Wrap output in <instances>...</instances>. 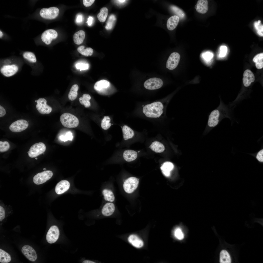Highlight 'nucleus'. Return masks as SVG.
Segmentation results:
<instances>
[{
  "instance_id": "nucleus-4",
  "label": "nucleus",
  "mask_w": 263,
  "mask_h": 263,
  "mask_svg": "<svg viewBox=\"0 0 263 263\" xmlns=\"http://www.w3.org/2000/svg\"><path fill=\"white\" fill-rule=\"evenodd\" d=\"M163 82L162 80L159 78L153 77L149 79L144 83L143 86L146 89L153 90L159 89L163 86Z\"/></svg>"
},
{
  "instance_id": "nucleus-27",
  "label": "nucleus",
  "mask_w": 263,
  "mask_h": 263,
  "mask_svg": "<svg viewBox=\"0 0 263 263\" xmlns=\"http://www.w3.org/2000/svg\"><path fill=\"white\" fill-rule=\"evenodd\" d=\"M152 150L156 153H161L165 150L163 145L160 142L155 141L153 142L149 147Z\"/></svg>"
},
{
  "instance_id": "nucleus-10",
  "label": "nucleus",
  "mask_w": 263,
  "mask_h": 263,
  "mask_svg": "<svg viewBox=\"0 0 263 263\" xmlns=\"http://www.w3.org/2000/svg\"><path fill=\"white\" fill-rule=\"evenodd\" d=\"M180 58L179 54L176 52H173L171 54L166 64V67L169 70H173L177 66Z\"/></svg>"
},
{
  "instance_id": "nucleus-20",
  "label": "nucleus",
  "mask_w": 263,
  "mask_h": 263,
  "mask_svg": "<svg viewBox=\"0 0 263 263\" xmlns=\"http://www.w3.org/2000/svg\"><path fill=\"white\" fill-rule=\"evenodd\" d=\"M115 210V206L113 203L111 202L107 203L103 206L102 212L104 216H110L112 214Z\"/></svg>"
},
{
  "instance_id": "nucleus-36",
  "label": "nucleus",
  "mask_w": 263,
  "mask_h": 263,
  "mask_svg": "<svg viewBox=\"0 0 263 263\" xmlns=\"http://www.w3.org/2000/svg\"><path fill=\"white\" fill-rule=\"evenodd\" d=\"M23 56L24 58L30 62L35 63L37 61L36 56L32 52L29 51L25 52L23 53Z\"/></svg>"
},
{
  "instance_id": "nucleus-58",
  "label": "nucleus",
  "mask_w": 263,
  "mask_h": 263,
  "mask_svg": "<svg viewBox=\"0 0 263 263\" xmlns=\"http://www.w3.org/2000/svg\"><path fill=\"white\" fill-rule=\"evenodd\" d=\"M35 102H37V100H35Z\"/></svg>"
},
{
  "instance_id": "nucleus-29",
  "label": "nucleus",
  "mask_w": 263,
  "mask_h": 263,
  "mask_svg": "<svg viewBox=\"0 0 263 263\" xmlns=\"http://www.w3.org/2000/svg\"><path fill=\"white\" fill-rule=\"evenodd\" d=\"M78 89L79 86L77 84H74L72 86L68 94V98L70 100L73 101L77 98Z\"/></svg>"
},
{
  "instance_id": "nucleus-54",
  "label": "nucleus",
  "mask_w": 263,
  "mask_h": 263,
  "mask_svg": "<svg viewBox=\"0 0 263 263\" xmlns=\"http://www.w3.org/2000/svg\"><path fill=\"white\" fill-rule=\"evenodd\" d=\"M126 1V0H117V1H118V2H121V3H122V2H124L125 1Z\"/></svg>"
},
{
  "instance_id": "nucleus-16",
  "label": "nucleus",
  "mask_w": 263,
  "mask_h": 263,
  "mask_svg": "<svg viewBox=\"0 0 263 263\" xmlns=\"http://www.w3.org/2000/svg\"><path fill=\"white\" fill-rule=\"evenodd\" d=\"M70 184L69 182L66 180H62L58 183L55 188L56 193L60 195L64 193L69 188Z\"/></svg>"
},
{
  "instance_id": "nucleus-34",
  "label": "nucleus",
  "mask_w": 263,
  "mask_h": 263,
  "mask_svg": "<svg viewBox=\"0 0 263 263\" xmlns=\"http://www.w3.org/2000/svg\"><path fill=\"white\" fill-rule=\"evenodd\" d=\"M102 193L104 198L106 201L110 202H113L114 201L115 197L111 190L105 189L103 190Z\"/></svg>"
},
{
  "instance_id": "nucleus-23",
  "label": "nucleus",
  "mask_w": 263,
  "mask_h": 263,
  "mask_svg": "<svg viewBox=\"0 0 263 263\" xmlns=\"http://www.w3.org/2000/svg\"><path fill=\"white\" fill-rule=\"evenodd\" d=\"M128 241L134 247L137 248L142 247L143 245L142 241L137 235H132L128 237Z\"/></svg>"
},
{
  "instance_id": "nucleus-55",
  "label": "nucleus",
  "mask_w": 263,
  "mask_h": 263,
  "mask_svg": "<svg viewBox=\"0 0 263 263\" xmlns=\"http://www.w3.org/2000/svg\"><path fill=\"white\" fill-rule=\"evenodd\" d=\"M3 35V34L2 31L0 30V38H1Z\"/></svg>"
},
{
  "instance_id": "nucleus-7",
  "label": "nucleus",
  "mask_w": 263,
  "mask_h": 263,
  "mask_svg": "<svg viewBox=\"0 0 263 263\" xmlns=\"http://www.w3.org/2000/svg\"><path fill=\"white\" fill-rule=\"evenodd\" d=\"M46 150V146L43 142L36 143L30 148L28 152L29 156L31 158L36 157L44 153Z\"/></svg>"
},
{
  "instance_id": "nucleus-57",
  "label": "nucleus",
  "mask_w": 263,
  "mask_h": 263,
  "mask_svg": "<svg viewBox=\"0 0 263 263\" xmlns=\"http://www.w3.org/2000/svg\"><path fill=\"white\" fill-rule=\"evenodd\" d=\"M35 159H36V160H37V159H37V158H35Z\"/></svg>"
},
{
  "instance_id": "nucleus-1",
  "label": "nucleus",
  "mask_w": 263,
  "mask_h": 263,
  "mask_svg": "<svg viewBox=\"0 0 263 263\" xmlns=\"http://www.w3.org/2000/svg\"><path fill=\"white\" fill-rule=\"evenodd\" d=\"M171 97L170 96L153 101L142 102L139 109L140 116L152 122L165 121L167 108Z\"/></svg>"
},
{
  "instance_id": "nucleus-47",
  "label": "nucleus",
  "mask_w": 263,
  "mask_h": 263,
  "mask_svg": "<svg viewBox=\"0 0 263 263\" xmlns=\"http://www.w3.org/2000/svg\"><path fill=\"white\" fill-rule=\"evenodd\" d=\"M213 54L209 52H207L204 54V58L206 60H211L213 57Z\"/></svg>"
},
{
  "instance_id": "nucleus-38",
  "label": "nucleus",
  "mask_w": 263,
  "mask_h": 263,
  "mask_svg": "<svg viewBox=\"0 0 263 263\" xmlns=\"http://www.w3.org/2000/svg\"><path fill=\"white\" fill-rule=\"evenodd\" d=\"M116 20V18L114 15H111L109 18L105 26V28L107 30L111 29L114 25Z\"/></svg>"
},
{
  "instance_id": "nucleus-3",
  "label": "nucleus",
  "mask_w": 263,
  "mask_h": 263,
  "mask_svg": "<svg viewBox=\"0 0 263 263\" xmlns=\"http://www.w3.org/2000/svg\"><path fill=\"white\" fill-rule=\"evenodd\" d=\"M60 120L63 126L68 128H75L79 124L78 118L73 115L69 113L62 114L60 117Z\"/></svg>"
},
{
  "instance_id": "nucleus-24",
  "label": "nucleus",
  "mask_w": 263,
  "mask_h": 263,
  "mask_svg": "<svg viewBox=\"0 0 263 263\" xmlns=\"http://www.w3.org/2000/svg\"><path fill=\"white\" fill-rule=\"evenodd\" d=\"M174 165L170 162H164L160 167V169L163 174L166 177L170 176V171L173 169Z\"/></svg>"
},
{
  "instance_id": "nucleus-14",
  "label": "nucleus",
  "mask_w": 263,
  "mask_h": 263,
  "mask_svg": "<svg viewBox=\"0 0 263 263\" xmlns=\"http://www.w3.org/2000/svg\"><path fill=\"white\" fill-rule=\"evenodd\" d=\"M21 251L24 255L29 261L34 262L37 258L36 252L31 246L26 245L22 248Z\"/></svg>"
},
{
  "instance_id": "nucleus-48",
  "label": "nucleus",
  "mask_w": 263,
  "mask_h": 263,
  "mask_svg": "<svg viewBox=\"0 0 263 263\" xmlns=\"http://www.w3.org/2000/svg\"><path fill=\"white\" fill-rule=\"evenodd\" d=\"M95 1L94 0H83V3L85 6L88 7L91 6Z\"/></svg>"
},
{
  "instance_id": "nucleus-39",
  "label": "nucleus",
  "mask_w": 263,
  "mask_h": 263,
  "mask_svg": "<svg viewBox=\"0 0 263 263\" xmlns=\"http://www.w3.org/2000/svg\"><path fill=\"white\" fill-rule=\"evenodd\" d=\"M254 26L257 30L258 34L261 36H263V26L261 23L260 20L255 21L254 23Z\"/></svg>"
},
{
  "instance_id": "nucleus-37",
  "label": "nucleus",
  "mask_w": 263,
  "mask_h": 263,
  "mask_svg": "<svg viewBox=\"0 0 263 263\" xmlns=\"http://www.w3.org/2000/svg\"><path fill=\"white\" fill-rule=\"evenodd\" d=\"M111 119L110 117L108 116H105L101 121V126L103 130H106L109 129L111 126V124L110 122Z\"/></svg>"
},
{
  "instance_id": "nucleus-6",
  "label": "nucleus",
  "mask_w": 263,
  "mask_h": 263,
  "mask_svg": "<svg viewBox=\"0 0 263 263\" xmlns=\"http://www.w3.org/2000/svg\"><path fill=\"white\" fill-rule=\"evenodd\" d=\"M59 9L56 7H51L48 8H43L39 12L40 16L42 18L47 19H53L56 18L59 13Z\"/></svg>"
},
{
  "instance_id": "nucleus-12",
  "label": "nucleus",
  "mask_w": 263,
  "mask_h": 263,
  "mask_svg": "<svg viewBox=\"0 0 263 263\" xmlns=\"http://www.w3.org/2000/svg\"><path fill=\"white\" fill-rule=\"evenodd\" d=\"M47 102L46 100L43 98H40L37 100V104L36 107L38 112L42 114H49L52 111V108L47 104Z\"/></svg>"
},
{
  "instance_id": "nucleus-5",
  "label": "nucleus",
  "mask_w": 263,
  "mask_h": 263,
  "mask_svg": "<svg viewBox=\"0 0 263 263\" xmlns=\"http://www.w3.org/2000/svg\"><path fill=\"white\" fill-rule=\"evenodd\" d=\"M139 180V179L134 177H131L127 178L123 184L124 191L128 193H132L138 187Z\"/></svg>"
},
{
  "instance_id": "nucleus-33",
  "label": "nucleus",
  "mask_w": 263,
  "mask_h": 263,
  "mask_svg": "<svg viewBox=\"0 0 263 263\" xmlns=\"http://www.w3.org/2000/svg\"><path fill=\"white\" fill-rule=\"evenodd\" d=\"M108 12V10L107 8L104 7L101 9L100 12L97 15L99 20L101 22H104L107 16Z\"/></svg>"
},
{
  "instance_id": "nucleus-21",
  "label": "nucleus",
  "mask_w": 263,
  "mask_h": 263,
  "mask_svg": "<svg viewBox=\"0 0 263 263\" xmlns=\"http://www.w3.org/2000/svg\"><path fill=\"white\" fill-rule=\"evenodd\" d=\"M179 19V17L176 15L170 17L167 22V27L168 29L172 30L175 29L178 24Z\"/></svg>"
},
{
  "instance_id": "nucleus-49",
  "label": "nucleus",
  "mask_w": 263,
  "mask_h": 263,
  "mask_svg": "<svg viewBox=\"0 0 263 263\" xmlns=\"http://www.w3.org/2000/svg\"><path fill=\"white\" fill-rule=\"evenodd\" d=\"M5 210L3 208L0 206V221H2L5 217Z\"/></svg>"
},
{
  "instance_id": "nucleus-51",
  "label": "nucleus",
  "mask_w": 263,
  "mask_h": 263,
  "mask_svg": "<svg viewBox=\"0 0 263 263\" xmlns=\"http://www.w3.org/2000/svg\"><path fill=\"white\" fill-rule=\"evenodd\" d=\"M93 18L92 17L90 16L88 19V20L87 21V23L88 25L89 26H91L92 23L93 21Z\"/></svg>"
},
{
  "instance_id": "nucleus-19",
  "label": "nucleus",
  "mask_w": 263,
  "mask_h": 263,
  "mask_svg": "<svg viewBox=\"0 0 263 263\" xmlns=\"http://www.w3.org/2000/svg\"><path fill=\"white\" fill-rule=\"evenodd\" d=\"M123 159L127 162H131L135 160L137 157V152L132 150H128L124 151L122 154Z\"/></svg>"
},
{
  "instance_id": "nucleus-52",
  "label": "nucleus",
  "mask_w": 263,
  "mask_h": 263,
  "mask_svg": "<svg viewBox=\"0 0 263 263\" xmlns=\"http://www.w3.org/2000/svg\"><path fill=\"white\" fill-rule=\"evenodd\" d=\"M82 17L81 15H79L78 16L76 19V21L78 22H80L82 21Z\"/></svg>"
},
{
  "instance_id": "nucleus-9",
  "label": "nucleus",
  "mask_w": 263,
  "mask_h": 263,
  "mask_svg": "<svg viewBox=\"0 0 263 263\" xmlns=\"http://www.w3.org/2000/svg\"><path fill=\"white\" fill-rule=\"evenodd\" d=\"M28 123L26 120L23 119L18 120L12 123L9 127V130L13 132H19L26 129Z\"/></svg>"
},
{
  "instance_id": "nucleus-35",
  "label": "nucleus",
  "mask_w": 263,
  "mask_h": 263,
  "mask_svg": "<svg viewBox=\"0 0 263 263\" xmlns=\"http://www.w3.org/2000/svg\"><path fill=\"white\" fill-rule=\"evenodd\" d=\"M10 255L4 250L0 249V262L2 263H7L11 260Z\"/></svg>"
},
{
  "instance_id": "nucleus-22",
  "label": "nucleus",
  "mask_w": 263,
  "mask_h": 263,
  "mask_svg": "<svg viewBox=\"0 0 263 263\" xmlns=\"http://www.w3.org/2000/svg\"><path fill=\"white\" fill-rule=\"evenodd\" d=\"M123 139L127 140L133 138L135 135L134 131L127 125H124L122 128Z\"/></svg>"
},
{
  "instance_id": "nucleus-53",
  "label": "nucleus",
  "mask_w": 263,
  "mask_h": 263,
  "mask_svg": "<svg viewBox=\"0 0 263 263\" xmlns=\"http://www.w3.org/2000/svg\"><path fill=\"white\" fill-rule=\"evenodd\" d=\"M83 263H95L94 262H93V261H89V260H86L84 261L83 262Z\"/></svg>"
},
{
  "instance_id": "nucleus-26",
  "label": "nucleus",
  "mask_w": 263,
  "mask_h": 263,
  "mask_svg": "<svg viewBox=\"0 0 263 263\" xmlns=\"http://www.w3.org/2000/svg\"><path fill=\"white\" fill-rule=\"evenodd\" d=\"M110 83L105 80H101L95 83L94 85V89L97 91H100L103 89L108 88Z\"/></svg>"
},
{
  "instance_id": "nucleus-18",
  "label": "nucleus",
  "mask_w": 263,
  "mask_h": 263,
  "mask_svg": "<svg viewBox=\"0 0 263 263\" xmlns=\"http://www.w3.org/2000/svg\"><path fill=\"white\" fill-rule=\"evenodd\" d=\"M195 8L198 12L202 14L205 13L207 12L208 9L207 0H198L196 5L195 6Z\"/></svg>"
},
{
  "instance_id": "nucleus-30",
  "label": "nucleus",
  "mask_w": 263,
  "mask_h": 263,
  "mask_svg": "<svg viewBox=\"0 0 263 263\" xmlns=\"http://www.w3.org/2000/svg\"><path fill=\"white\" fill-rule=\"evenodd\" d=\"M253 61L255 63L256 68L260 69L263 67V53H261L255 56L253 59Z\"/></svg>"
},
{
  "instance_id": "nucleus-41",
  "label": "nucleus",
  "mask_w": 263,
  "mask_h": 263,
  "mask_svg": "<svg viewBox=\"0 0 263 263\" xmlns=\"http://www.w3.org/2000/svg\"><path fill=\"white\" fill-rule=\"evenodd\" d=\"M10 147L9 144L7 141H0V151L2 152L8 150Z\"/></svg>"
},
{
  "instance_id": "nucleus-8",
  "label": "nucleus",
  "mask_w": 263,
  "mask_h": 263,
  "mask_svg": "<svg viewBox=\"0 0 263 263\" xmlns=\"http://www.w3.org/2000/svg\"><path fill=\"white\" fill-rule=\"evenodd\" d=\"M53 175L52 172L49 170L39 173L34 177L33 182L35 184L38 185L43 184L50 179Z\"/></svg>"
},
{
  "instance_id": "nucleus-32",
  "label": "nucleus",
  "mask_w": 263,
  "mask_h": 263,
  "mask_svg": "<svg viewBox=\"0 0 263 263\" xmlns=\"http://www.w3.org/2000/svg\"><path fill=\"white\" fill-rule=\"evenodd\" d=\"M91 99V97L89 94H83L82 96L79 99V101L81 104L84 105L86 108L89 107L91 105L89 100Z\"/></svg>"
},
{
  "instance_id": "nucleus-13",
  "label": "nucleus",
  "mask_w": 263,
  "mask_h": 263,
  "mask_svg": "<svg viewBox=\"0 0 263 263\" xmlns=\"http://www.w3.org/2000/svg\"><path fill=\"white\" fill-rule=\"evenodd\" d=\"M59 235V230L58 227L56 225H53L47 232L46 236V240L50 244L54 243L58 239Z\"/></svg>"
},
{
  "instance_id": "nucleus-45",
  "label": "nucleus",
  "mask_w": 263,
  "mask_h": 263,
  "mask_svg": "<svg viewBox=\"0 0 263 263\" xmlns=\"http://www.w3.org/2000/svg\"><path fill=\"white\" fill-rule=\"evenodd\" d=\"M76 68L79 69L80 70H85L88 69L89 66L87 64L79 63L77 64L76 65Z\"/></svg>"
},
{
  "instance_id": "nucleus-43",
  "label": "nucleus",
  "mask_w": 263,
  "mask_h": 263,
  "mask_svg": "<svg viewBox=\"0 0 263 263\" xmlns=\"http://www.w3.org/2000/svg\"><path fill=\"white\" fill-rule=\"evenodd\" d=\"M170 8L173 11L181 18H182L184 17V12L178 8L174 6H172L170 7Z\"/></svg>"
},
{
  "instance_id": "nucleus-28",
  "label": "nucleus",
  "mask_w": 263,
  "mask_h": 263,
  "mask_svg": "<svg viewBox=\"0 0 263 263\" xmlns=\"http://www.w3.org/2000/svg\"><path fill=\"white\" fill-rule=\"evenodd\" d=\"M220 263H230L231 258L228 252L225 250H222L220 254Z\"/></svg>"
},
{
  "instance_id": "nucleus-42",
  "label": "nucleus",
  "mask_w": 263,
  "mask_h": 263,
  "mask_svg": "<svg viewBox=\"0 0 263 263\" xmlns=\"http://www.w3.org/2000/svg\"><path fill=\"white\" fill-rule=\"evenodd\" d=\"M73 137L72 133L69 132L67 133L65 135H61L59 137L60 139L64 142L68 140L72 141Z\"/></svg>"
},
{
  "instance_id": "nucleus-46",
  "label": "nucleus",
  "mask_w": 263,
  "mask_h": 263,
  "mask_svg": "<svg viewBox=\"0 0 263 263\" xmlns=\"http://www.w3.org/2000/svg\"><path fill=\"white\" fill-rule=\"evenodd\" d=\"M256 158L257 160L260 162H263V150L262 149L260 151L257 153Z\"/></svg>"
},
{
  "instance_id": "nucleus-15",
  "label": "nucleus",
  "mask_w": 263,
  "mask_h": 263,
  "mask_svg": "<svg viewBox=\"0 0 263 263\" xmlns=\"http://www.w3.org/2000/svg\"><path fill=\"white\" fill-rule=\"evenodd\" d=\"M18 70V67L15 64L5 65H3L1 67L0 71L1 74L4 76L9 77L16 74Z\"/></svg>"
},
{
  "instance_id": "nucleus-50",
  "label": "nucleus",
  "mask_w": 263,
  "mask_h": 263,
  "mask_svg": "<svg viewBox=\"0 0 263 263\" xmlns=\"http://www.w3.org/2000/svg\"><path fill=\"white\" fill-rule=\"evenodd\" d=\"M6 112L5 109L1 105H0V117L4 116Z\"/></svg>"
},
{
  "instance_id": "nucleus-25",
  "label": "nucleus",
  "mask_w": 263,
  "mask_h": 263,
  "mask_svg": "<svg viewBox=\"0 0 263 263\" xmlns=\"http://www.w3.org/2000/svg\"><path fill=\"white\" fill-rule=\"evenodd\" d=\"M85 33L82 30H80L75 32L73 36V40L75 43L77 45H80L83 42L85 38Z\"/></svg>"
},
{
  "instance_id": "nucleus-2",
  "label": "nucleus",
  "mask_w": 263,
  "mask_h": 263,
  "mask_svg": "<svg viewBox=\"0 0 263 263\" xmlns=\"http://www.w3.org/2000/svg\"><path fill=\"white\" fill-rule=\"evenodd\" d=\"M229 105L225 104L220 100L219 106L210 114L207 125L210 128L216 126L223 119L228 118L232 120V110Z\"/></svg>"
},
{
  "instance_id": "nucleus-44",
  "label": "nucleus",
  "mask_w": 263,
  "mask_h": 263,
  "mask_svg": "<svg viewBox=\"0 0 263 263\" xmlns=\"http://www.w3.org/2000/svg\"><path fill=\"white\" fill-rule=\"evenodd\" d=\"M227 48L225 46H221L220 48L219 56L220 57H224L227 53Z\"/></svg>"
},
{
  "instance_id": "nucleus-56",
  "label": "nucleus",
  "mask_w": 263,
  "mask_h": 263,
  "mask_svg": "<svg viewBox=\"0 0 263 263\" xmlns=\"http://www.w3.org/2000/svg\"><path fill=\"white\" fill-rule=\"evenodd\" d=\"M43 169L44 170H46V168H44V169Z\"/></svg>"
},
{
  "instance_id": "nucleus-11",
  "label": "nucleus",
  "mask_w": 263,
  "mask_h": 263,
  "mask_svg": "<svg viewBox=\"0 0 263 263\" xmlns=\"http://www.w3.org/2000/svg\"><path fill=\"white\" fill-rule=\"evenodd\" d=\"M58 36L57 32L55 30L50 29L46 30L41 36L42 41L46 44L48 45L51 44L53 39H56Z\"/></svg>"
},
{
  "instance_id": "nucleus-17",
  "label": "nucleus",
  "mask_w": 263,
  "mask_h": 263,
  "mask_svg": "<svg viewBox=\"0 0 263 263\" xmlns=\"http://www.w3.org/2000/svg\"><path fill=\"white\" fill-rule=\"evenodd\" d=\"M243 79L244 85L245 87L249 86L255 80V76L253 72L250 70L247 69L244 72Z\"/></svg>"
},
{
  "instance_id": "nucleus-31",
  "label": "nucleus",
  "mask_w": 263,
  "mask_h": 263,
  "mask_svg": "<svg viewBox=\"0 0 263 263\" xmlns=\"http://www.w3.org/2000/svg\"><path fill=\"white\" fill-rule=\"evenodd\" d=\"M78 51L81 55L86 56H92L93 53V50L91 47H86L84 46L79 47L77 48Z\"/></svg>"
},
{
  "instance_id": "nucleus-40",
  "label": "nucleus",
  "mask_w": 263,
  "mask_h": 263,
  "mask_svg": "<svg viewBox=\"0 0 263 263\" xmlns=\"http://www.w3.org/2000/svg\"><path fill=\"white\" fill-rule=\"evenodd\" d=\"M174 235L175 237L179 240H182L184 238V234L179 227H177L175 229L174 231Z\"/></svg>"
}]
</instances>
